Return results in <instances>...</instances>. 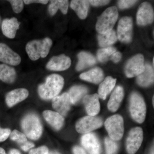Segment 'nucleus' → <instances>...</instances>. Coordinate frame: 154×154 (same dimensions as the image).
I'll return each mask as SVG.
<instances>
[{
	"label": "nucleus",
	"instance_id": "obj_1",
	"mask_svg": "<svg viewBox=\"0 0 154 154\" xmlns=\"http://www.w3.org/2000/svg\"><path fill=\"white\" fill-rule=\"evenodd\" d=\"M64 84L63 78L60 75H50L46 78L45 82L38 86V95L43 100L53 99L60 94Z\"/></svg>",
	"mask_w": 154,
	"mask_h": 154
},
{
	"label": "nucleus",
	"instance_id": "obj_2",
	"mask_svg": "<svg viewBox=\"0 0 154 154\" xmlns=\"http://www.w3.org/2000/svg\"><path fill=\"white\" fill-rule=\"evenodd\" d=\"M52 44V40L46 37L42 39H35L29 42L26 45L25 49L30 60H37L40 57L47 56Z\"/></svg>",
	"mask_w": 154,
	"mask_h": 154
},
{
	"label": "nucleus",
	"instance_id": "obj_3",
	"mask_svg": "<svg viewBox=\"0 0 154 154\" xmlns=\"http://www.w3.org/2000/svg\"><path fill=\"white\" fill-rule=\"evenodd\" d=\"M21 125L26 137L33 140H37L42 133V125L37 115L29 114L22 119Z\"/></svg>",
	"mask_w": 154,
	"mask_h": 154
},
{
	"label": "nucleus",
	"instance_id": "obj_4",
	"mask_svg": "<svg viewBox=\"0 0 154 154\" xmlns=\"http://www.w3.org/2000/svg\"><path fill=\"white\" fill-rule=\"evenodd\" d=\"M118 17V10L115 6L110 7L100 16L97 21L96 29L100 34L106 33L112 30Z\"/></svg>",
	"mask_w": 154,
	"mask_h": 154
},
{
	"label": "nucleus",
	"instance_id": "obj_5",
	"mask_svg": "<svg viewBox=\"0 0 154 154\" xmlns=\"http://www.w3.org/2000/svg\"><path fill=\"white\" fill-rule=\"evenodd\" d=\"M130 111L132 118L139 123L145 119L146 107L143 97L137 93L131 94L130 102Z\"/></svg>",
	"mask_w": 154,
	"mask_h": 154
},
{
	"label": "nucleus",
	"instance_id": "obj_6",
	"mask_svg": "<svg viewBox=\"0 0 154 154\" xmlns=\"http://www.w3.org/2000/svg\"><path fill=\"white\" fill-rule=\"evenodd\" d=\"M105 126L110 138L114 141L120 140L124 134V120L118 114L110 116L105 122Z\"/></svg>",
	"mask_w": 154,
	"mask_h": 154
},
{
	"label": "nucleus",
	"instance_id": "obj_7",
	"mask_svg": "<svg viewBox=\"0 0 154 154\" xmlns=\"http://www.w3.org/2000/svg\"><path fill=\"white\" fill-rule=\"evenodd\" d=\"M103 124L102 119L96 116H85L76 124V130L80 134L88 133L101 127Z\"/></svg>",
	"mask_w": 154,
	"mask_h": 154
},
{
	"label": "nucleus",
	"instance_id": "obj_8",
	"mask_svg": "<svg viewBox=\"0 0 154 154\" xmlns=\"http://www.w3.org/2000/svg\"><path fill=\"white\" fill-rule=\"evenodd\" d=\"M143 140V131L140 127L132 128L126 140V150L128 154H134L141 145Z\"/></svg>",
	"mask_w": 154,
	"mask_h": 154
},
{
	"label": "nucleus",
	"instance_id": "obj_9",
	"mask_svg": "<svg viewBox=\"0 0 154 154\" xmlns=\"http://www.w3.org/2000/svg\"><path fill=\"white\" fill-rule=\"evenodd\" d=\"M143 55L137 54L131 58L127 63L125 69L126 76L133 78L141 74L145 69Z\"/></svg>",
	"mask_w": 154,
	"mask_h": 154
},
{
	"label": "nucleus",
	"instance_id": "obj_10",
	"mask_svg": "<svg viewBox=\"0 0 154 154\" xmlns=\"http://www.w3.org/2000/svg\"><path fill=\"white\" fill-rule=\"evenodd\" d=\"M133 22L129 17H125L120 19L117 27V38L124 43H129L131 40Z\"/></svg>",
	"mask_w": 154,
	"mask_h": 154
},
{
	"label": "nucleus",
	"instance_id": "obj_11",
	"mask_svg": "<svg viewBox=\"0 0 154 154\" xmlns=\"http://www.w3.org/2000/svg\"><path fill=\"white\" fill-rule=\"evenodd\" d=\"M154 11L149 3H142L139 8L137 14V22L140 25H146L153 22Z\"/></svg>",
	"mask_w": 154,
	"mask_h": 154
},
{
	"label": "nucleus",
	"instance_id": "obj_12",
	"mask_svg": "<svg viewBox=\"0 0 154 154\" xmlns=\"http://www.w3.org/2000/svg\"><path fill=\"white\" fill-rule=\"evenodd\" d=\"M0 62L11 66L19 65L21 58L6 44L0 43Z\"/></svg>",
	"mask_w": 154,
	"mask_h": 154
},
{
	"label": "nucleus",
	"instance_id": "obj_13",
	"mask_svg": "<svg viewBox=\"0 0 154 154\" xmlns=\"http://www.w3.org/2000/svg\"><path fill=\"white\" fill-rule=\"evenodd\" d=\"M71 65L70 58L64 54L51 58L46 64L48 69L54 71H62L69 68Z\"/></svg>",
	"mask_w": 154,
	"mask_h": 154
},
{
	"label": "nucleus",
	"instance_id": "obj_14",
	"mask_svg": "<svg viewBox=\"0 0 154 154\" xmlns=\"http://www.w3.org/2000/svg\"><path fill=\"white\" fill-rule=\"evenodd\" d=\"M72 104L69 96L67 93L56 96L52 99L53 107L62 116L66 115L70 109Z\"/></svg>",
	"mask_w": 154,
	"mask_h": 154
},
{
	"label": "nucleus",
	"instance_id": "obj_15",
	"mask_svg": "<svg viewBox=\"0 0 154 154\" xmlns=\"http://www.w3.org/2000/svg\"><path fill=\"white\" fill-rule=\"evenodd\" d=\"M82 143L89 154H101V145L98 137L94 134L87 133L83 136Z\"/></svg>",
	"mask_w": 154,
	"mask_h": 154
},
{
	"label": "nucleus",
	"instance_id": "obj_16",
	"mask_svg": "<svg viewBox=\"0 0 154 154\" xmlns=\"http://www.w3.org/2000/svg\"><path fill=\"white\" fill-rule=\"evenodd\" d=\"M29 96L28 90L25 88H18L10 91L6 96V102L9 107H13L24 101Z\"/></svg>",
	"mask_w": 154,
	"mask_h": 154
},
{
	"label": "nucleus",
	"instance_id": "obj_17",
	"mask_svg": "<svg viewBox=\"0 0 154 154\" xmlns=\"http://www.w3.org/2000/svg\"><path fill=\"white\" fill-rule=\"evenodd\" d=\"M83 102L88 115L96 116L99 113L100 110V105L98 94L86 95L84 97Z\"/></svg>",
	"mask_w": 154,
	"mask_h": 154
},
{
	"label": "nucleus",
	"instance_id": "obj_18",
	"mask_svg": "<svg viewBox=\"0 0 154 154\" xmlns=\"http://www.w3.org/2000/svg\"><path fill=\"white\" fill-rule=\"evenodd\" d=\"M20 24L21 23L16 18L4 19L2 25L3 34L8 38H15Z\"/></svg>",
	"mask_w": 154,
	"mask_h": 154
},
{
	"label": "nucleus",
	"instance_id": "obj_19",
	"mask_svg": "<svg viewBox=\"0 0 154 154\" xmlns=\"http://www.w3.org/2000/svg\"><path fill=\"white\" fill-rule=\"evenodd\" d=\"M45 119L56 130H59L63 126L64 119L63 116L58 113L50 110H45L43 112Z\"/></svg>",
	"mask_w": 154,
	"mask_h": 154
},
{
	"label": "nucleus",
	"instance_id": "obj_20",
	"mask_svg": "<svg viewBox=\"0 0 154 154\" xmlns=\"http://www.w3.org/2000/svg\"><path fill=\"white\" fill-rule=\"evenodd\" d=\"M124 90L122 87L118 86L113 91L107 104V107L111 112H115L118 109L124 97Z\"/></svg>",
	"mask_w": 154,
	"mask_h": 154
},
{
	"label": "nucleus",
	"instance_id": "obj_21",
	"mask_svg": "<svg viewBox=\"0 0 154 154\" xmlns=\"http://www.w3.org/2000/svg\"><path fill=\"white\" fill-rule=\"evenodd\" d=\"M81 79L90 82L98 84L104 79V74L100 68H95L89 71L83 73L80 75Z\"/></svg>",
	"mask_w": 154,
	"mask_h": 154
},
{
	"label": "nucleus",
	"instance_id": "obj_22",
	"mask_svg": "<svg viewBox=\"0 0 154 154\" xmlns=\"http://www.w3.org/2000/svg\"><path fill=\"white\" fill-rule=\"evenodd\" d=\"M144 71L139 75L137 82L139 85L147 87L154 82V69L151 66L146 64Z\"/></svg>",
	"mask_w": 154,
	"mask_h": 154
},
{
	"label": "nucleus",
	"instance_id": "obj_23",
	"mask_svg": "<svg viewBox=\"0 0 154 154\" xmlns=\"http://www.w3.org/2000/svg\"><path fill=\"white\" fill-rule=\"evenodd\" d=\"M89 4L88 1L73 0L71 2L70 7L75 12L79 18L84 19L88 16Z\"/></svg>",
	"mask_w": 154,
	"mask_h": 154
},
{
	"label": "nucleus",
	"instance_id": "obj_24",
	"mask_svg": "<svg viewBox=\"0 0 154 154\" xmlns=\"http://www.w3.org/2000/svg\"><path fill=\"white\" fill-rule=\"evenodd\" d=\"M17 78L15 69L5 64H0V80L4 82L12 84Z\"/></svg>",
	"mask_w": 154,
	"mask_h": 154
},
{
	"label": "nucleus",
	"instance_id": "obj_25",
	"mask_svg": "<svg viewBox=\"0 0 154 154\" xmlns=\"http://www.w3.org/2000/svg\"><path fill=\"white\" fill-rule=\"evenodd\" d=\"M116 79L112 77H107L99 85L98 90V96L99 98L105 100L106 97L115 86Z\"/></svg>",
	"mask_w": 154,
	"mask_h": 154
},
{
	"label": "nucleus",
	"instance_id": "obj_26",
	"mask_svg": "<svg viewBox=\"0 0 154 154\" xmlns=\"http://www.w3.org/2000/svg\"><path fill=\"white\" fill-rule=\"evenodd\" d=\"M79 62L76 69L78 71L94 65L96 63V59L91 54L82 52L78 54Z\"/></svg>",
	"mask_w": 154,
	"mask_h": 154
},
{
	"label": "nucleus",
	"instance_id": "obj_27",
	"mask_svg": "<svg viewBox=\"0 0 154 154\" xmlns=\"http://www.w3.org/2000/svg\"><path fill=\"white\" fill-rule=\"evenodd\" d=\"M69 7V1L63 0L50 1V4L48 7V11L51 16H53L59 9L63 14L67 13Z\"/></svg>",
	"mask_w": 154,
	"mask_h": 154
},
{
	"label": "nucleus",
	"instance_id": "obj_28",
	"mask_svg": "<svg viewBox=\"0 0 154 154\" xmlns=\"http://www.w3.org/2000/svg\"><path fill=\"white\" fill-rule=\"evenodd\" d=\"M88 89L83 86H75L72 87L68 94L72 104H76L84 97L88 92Z\"/></svg>",
	"mask_w": 154,
	"mask_h": 154
},
{
	"label": "nucleus",
	"instance_id": "obj_29",
	"mask_svg": "<svg viewBox=\"0 0 154 154\" xmlns=\"http://www.w3.org/2000/svg\"><path fill=\"white\" fill-rule=\"evenodd\" d=\"M99 45L101 47H106L114 44L117 41V36L114 30L106 33L100 34L98 36Z\"/></svg>",
	"mask_w": 154,
	"mask_h": 154
},
{
	"label": "nucleus",
	"instance_id": "obj_30",
	"mask_svg": "<svg viewBox=\"0 0 154 154\" xmlns=\"http://www.w3.org/2000/svg\"><path fill=\"white\" fill-rule=\"evenodd\" d=\"M116 51V49L112 47H108L100 49L97 52L98 60L101 62H105L110 59L111 56Z\"/></svg>",
	"mask_w": 154,
	"mask_h": 154
},
{
	"label": "nucleus",
	"instance_id": "obj_31",
	"mask_svg": "<svg viewBox=\"0 0 154 154\" xmlns=\"http://www.w3.org/2000/svg\"><path fill=\"white\" fill-rule=\"evenodd\" d=\"M10 136L12 140L17 142L20 146H22L28 141L26 135L17 130H14L11 133Z\"/></svg>",
	"mask_w": 154,
	"mask_h": 154
},
{
	"label": "nucleus",
	"instance_id": "obj_32",
	"mask_svg": "<svg viewBox=\"0 0 154 154\" xmlns=\"http://www.w3.org/2000/svg\"><path fill=\"white\" fill-rule=\"evenodd\" d=\"M107 154H115L118 150L117 143L110 137H107L105 140Z\"/></svg>",
	"mask_w": 154,
	"mask_h": 154
},
{
	"label": "nucleus",
	"instance_id": "obj_33",
	"mask_svg": "<svg viewBox=\"0 0 154 154\" xmlns=\"http://www.w3.org/2000/svg\"><path fill=\"white\" fill-rule=\"evenodd\" d=\"M11 3L13 11L16 14L21 13L24 8V2L21 0L8 1Z\"/></svg>",
	"mask_w": 154,
	"mask_h": 154
},
{
	"label": "nucleus",
	"instance_id": "obj_34",
	"mask_svg": "<svg viewBox=\"0 0 154 154\" xmlns=\"http://www.w3.org/2000/svg\"><path fill=\"white\" fill-rule=\"evenodd\" d=\"M137 1H129V0H122L118 2V5L119 8L124 9L128 8L133 5Z\"/></svg>",
	"mask_w": 154,
	"mask_h": 154
},
{
	"label": "nucleus",
	"instance_id": "obj_35",
	"mask_svg": "<svg viewBox=\"0 0 154 154\" xmlns=\"http://www.w3.org/2000/svg\"><path fill=\"white\" fill-rule=\"evenodd\" d=\"M11 129L9 128H3L0 127V142L5 141L10 136Z\"/></svg>",
	"mask_w": 154,
	"mask_h": 154
},
{
	"label": "nucleus",
	"instance_id": "obj_36",
	"mask_svg": "<svg viewBox=\"0 0 154 154\" xmlns=\"http://www.w3.org/2000/svg\"><path fill=\"white\" fill-rule=\"evenodd\" d=\"M29 154H49V151L47 147L42 146L37 148L32 149Z\"/></svg>",
	"mask_w": 154,
	"mask_h": 154
},
{
	"label": "nucleus",
	"instance_id": "obj_37",
	"mask_svg": "<svg viewBox=\"0 0 154 154\" xmlns=\"http://www.w3.org/2000/svg\"><path fill=\"white\" fill-rule=\"evenodd\" d=\"M89 1V3H91L92 5L94 6H100L105 5L109 3V1H101V0H91Z\"/></svg>",
	"mask_w": 154,
	"mask_h": 154
},
{
	"label": "nucleus",
	"instance_id": "obj_38",
	"mask_svg": "<svg viewBox=\"0 0 154 154\" xmlns=\"http://www.w3.org/2000/svg\"><path fill=\"white\" fill-rule=\"evenodd\" d=\"M26 5H30L33 3H38L43 5H46L48 2V0H25L23 1Z\"/></svg>",
	"mask_w": 154,
	"mask_h": 154
},
{
	"label": "nucleus",
	"instance_id": "obj_39",
	"mask_svg": "<svg viewBox=\"0 0 154 154\" xmlns=\"http://www.w3.org/2000/svg\"><path fill=\"white\" fill-rule=\"evenodd\" d=\"M122 57V54L119 52L116 51L111 56L110 59L114 63H117L120 61Z\"/></svg>",
	"mask_w": 154,
	"mask_h": 154
},
{
	"label": "nucleus",
	"instance_id": "obj_40",
	"mask_svg": "<svg viewBox=\"0 0 154 154\" xmlns=\"http://www.w3.org/2000/svg\"><path fill=\"white\" fill-rule=\"evenodd\" d=\"M34 147V144L28 141H27L26 143L24 144L21 146V149L25 152L28 151L30 149Z\"/></svg>",
	"mask_w": 154,
	"mask_h": 154
},
{
	"label": "nucleus",
	"instance_id": "obj_41",
	"mask_svg": "<svg viewBox=\"0 0 154 154\" xmlns=\"http://www.w3.org/2000/svg\"><path fill=\"white\" fill-rule=\"evenodd\" d=\"M73 151L74 154H87L82 148L77 146L74 147Z\"/></svg>",
	"mask_w": 154,
	"mask_h": 154
},
{
	"label": "nucleus",
	"instance_id": "obj_42",
	"mask_svg": "<svg viewBox=\"0 0 154 154\" xmlns=\"http://www.w3.org/2000/svg\"><path fill=\"white\" fill-rule=\"evenodd\" d=\"M9 154H21L20 152L16 149H11L9 152Z\"/></svg>",
	"mask_w": 154,
	"mask_h": 154
},
{
	"label": "nucleus",
	"instance_id": "obj_43",
	"mask_svg": "<svg viewBox=\"0 0 154 154\" xmlns=\"http://www.w3.org/2000/svg\"><path fill=\"white\" fill-rule=\"evenodd\" d=\"M0 154H6L5 150L2 148H0Z\"/></svg>",
	"mask_w": 154,
	"mask_h": 154
},
{
	"label": "nucleus",
	"instance_id": "obj_44",
	"mask_svg": "<svg viewBox=\"0 0 154 154\" xmlns=\"http://www.w3.org/2000/svg\"><path fill=\"white\" fill-rule=\"evenodd\" d=\"M49 154H60L58 152H57L55 151H51L49 152Z\"/></svg>",
	"mask_w": 154,
	"mask_h": 154
},
{
	"label": "nucleus",
	"instance_id": "obj_45",
	"mask_svg": "<svg viewBox=\"0 0 154 154\" xmlns=\"http://www.w3.org/2000/svg\"><path fill=\"white\" fill-rule=\"evenodd\" d=\"M151 154H154V149H153H153H152V151H151Z\"/></svg>",
	"mask_w": 154,
	"mask_h": 154
},
{
	"label": "nucleus",
	"instance_id": "obj_46",
	"mask_svg": "<svg viewBox=\"0 0 154 154\" xmlns=\"http://www.w3.org/2000/svg\"><path fill=\"white\" fill-rule=\"evenodd\" d=\"M153 106H154V96L153 97Z\"/></svg>",
	"mask_w": 154,
	"mask_h": 154
},
{
	"label": "nucleus",
	"instance_id": "obj_47",
	"mask_svg": "<svg viewBox=\"0 0 154 154\" xmlns=\"http://www.w3.org/2000/svg\"><path fill=\"white\" fill-rule=\"evenodd\" d=\"M1 17H0V23H1Z\"/></svg>",
	"mask_w": 154,
	"mask_h": 154
}]
</instances>
